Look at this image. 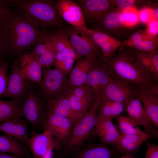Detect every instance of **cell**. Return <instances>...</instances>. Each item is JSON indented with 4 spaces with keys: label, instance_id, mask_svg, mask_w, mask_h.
<instances>
[{
    "label": "cell",
    "instance_id": "obj_1",
    "mask_svg": "<svg viewBox=\"0 0 158 158\" xmlns=\"http://www.w3.org/2000/svg\"><path fill=\"white\" fill-rule=\"evenodd\" d=\"M49 34L41 31L24 13L12 12L0 31V43L6 52L19 56L46 40Z\"/></svg>",
    "mask_w": 158,
    "mask_h": 158
},
{
    "label": "cell",
    "instance_id": "obj_2",
    "mask_svg": "<svg viewBox=\"0 0 158 158\" xmlns=\"http://www.w3.org/2000/svg\"><path fill=\"white\" fill-rule=\"evenodd\" d=\"M122 46L110 58H105L101 54L98 56L112 78L158 89V84L150 80L136 66L128 47Z\"/></svg>",
    "mask_w": 158,
    "mask_h": 158
},
{
    "label": "cell",
    "instance_id": "obj_3",
    "mask_svg": "<svg viewBox=\"0 0 158 158\" xmlns=\"http://www.w3.org/2000/svg\"><path fill=\"white\" fill-rule=\"evenodd\" d=\"M19 11L24 13L37 27L63 28L56 2L50 0H20L16 3Z\"/></svg>",
    "mask_w": 158,
    "mask_h": 158
},
{
    "label": "cell",
    "instance_id": "obj_4",
    "mask_svg": "<svg viewBox=\"0 0 158 158\" xmlns=\"http://www.w3.org/2000/svg\"><path fill=\"white\" fill-rule=\"evenodd\" d=\"M99 97L95 99L89 110L74 126L64 144L67 153L74 154L81 148L82 144L95 128Z\"/></svg>",
    "mask_w": 158,
    "mask_h": 158
},
{
    "label": "cell",
    "instance_id": "obj_5",
    "mask_svg": "<svg viewBox=\"0 0 158 158\" xmlns=\"http://www.w3.org/2000/svg\"><path fill=\"white\" fill-rule=\"evenodd\" d=\"M19 108L21 118L30 123L33 130L43 125L47 113L42 101L36 95L32 83L28 95L20 104Z\"/></svg>",
    "mask_w": 158,
    "mask_h": 158
},
{
    "label": "cell",
    "instance_id": "obj_6",
    "mask_svg": "<svg viewBox=\"0 0 158 158\" xmlns=\"http://www.w3.org/2000/svg\"><path fill=\"white\" fill-rule=\"evenodd\" d=\"M63 29L80 57H97L101 54L100 50L94 43L88 30L85 31L73 26Z\"/></svg>",
    "mask_w": 158,
    "mask_h": 158
},
{
    "label": "cell",
    "instance_id": "obj_7",
    "mask_svg": "<svg viewBox=\"0 0 158 158\" xmlns=\"http://www.w3.org/2000/svg\"><path fill=\"white\" fill-rule=\"evenodd\" d=\"M31 83L21 73L18 58L14 61L11 66L8 85L2 95L11 98L20 104L28 95Z\"/></svg>",
    "mask_w": 158,
    "mask_h": 158
},
{
    "label": "cell",
    "instance_id": "obj_8",
    "mask_svg": "<svg viewBox=\"0 0 158 158\" xmlns=\"http://www.w3.org/2000/svg\"><path fill=\"white\" fill-rule=\"evenodd\" d=\"M66 75L55 68L42 69L41 93L48 100L62 94L65 90Z\"/></svg>",
    "mask_w": 158,
    "mask_h": 158
},
{
    "label": "cell",
    "instance_id": "obj_9",
    "mask_svg": "<svg viewBox=\"0 0 158 158\" xmlns=\"http://www.w3.org/2000/svg\"><path fill=\"white\" fill-rule=\"evenodd\" d=\"M112 78L102 61L97 57L84 85L95 99L102 95L104 88Z\"/></svg>",
    "mask_w": 158,
    "mask_h": 158
},
{
    "label": "cell",
    "instance_id": "obj_10",
    "mask_svg": "<svg viewBox=\"0 0 158 158\" xmlns=\"http://www.w3.org/2000/svg\"><path fill=\"white\" fill-rule=\"evenodd\" d=\"M127 47L137 67L150 80L158 84V50L147 52Z\"/></svg>",
    "mask_w": 158,
    "mask_h": 158
},
{
    "label": "cell",
    "instance_id": "obj_11",
    "mask_svg": "<svg viewBox=\"0 0 158 158\" xmlns=\"http://www.w3.org/2000/svg\"><path fill=\"white\" fill-rule=\"evenodd\" d=\"M86 23L93 25L111 10L116 8L115 0H78Z\"/></svg>",
    "mask_w": 158,
    "mask_h": 158
},
{
    "label": "cell",
    "instance_id": "obj_12",
    "mask_svg": "<svg viewBox=\"0 0 158 158\" xmlns=\"http://www.w3.org/2000/svg\"><path fill=\"white\" fill-rule=\"evenodd\" d=\"M63 94L68 100L72 110L81 117L90 109L95 100L84 85L68 88Z\"/></svg>",
    "mask_w": 158,
    "mask_h": 158
},
{
    "label": "cell",
    "instance_id": "obj_13",
    "mask_svg": "<svg viewBox=\"0 0 158 158\" xmlns=\"http://www.w3.org/2000/svg\"><path fill=\"white\" fill-rule=\"evenodd\" d=\"M102 96L125 106L136 97L133 84L118 79L112 78L104 88Z\"/></svg>",
    "mask_w": 158,
    "mask_h": 158
},
{
    "label": "cell",
    "instance_id": "obj_14",
    "mask_svg": "<svg viewBox=\"0 0 158 158\" xmlns=\"http://www.w3.org/2000/svg\"><path fill=\"white\" fill-rule=\"evenodd\" d=\"M121 10L114 8L106 14L100 20L94 24L93 28L106 33L116 39L122 37L129 28L124 24Z\"/></svg>",
    "mask_w": 158,
    "mask_h": 158
},
{
    "label": "cell",
    "instance_id": "obj_15",
    "mask_svg": "<svg viewBox=\"0 0 158 158\" xmlns=\"http://www.w3.org/2000/svg\"><path fill=\"white\" fill-rule=\"evenodd\" d=\"M53 136L45 129L41 133H31L28 146L34 158H44L49 151L60 148V143L53 139Z\"/></svg>",
    "mask_w": 158,
    "mask_h": 158
},
{
    "label": "cell",
    "instance_id": "obj_16",
    "mask_svg": "<svg viewBox=\"0 0 158 158\" xmlns=\"http://www.w3.org/2000/svg\"><path fill=\"white\" fill-rule=\"evenodd\" d=\"M56 6L63 20L75 28L87 31L83 12L79 6L72 0H58Z\"/></svg>",
    "mask_w": 158,
    "mask_h": 158
},
{
    "label": "cell",
    "instance_id": "obj_17",
    "mask_svg": "<svg viewBox=\"0 0 158 158\" xmlns=\"http://www.w3.org/2000/svg\"><path fill=\"white\" fill-rule=\"evenodd\" d=\"M136 97L142 102L151 123L158 126V89L133 84Z\"/></svg>",
    "mask_w": 158,
    "mask_h": 158
},
{
    "label": "cell",
    "instance_id": "obj_18",
    "mask_svg": "<svg viewBox=\"0 0 158 158\" xmlns=\"http://www.w3.org/2000/svg\"><path fill=\"white\" fill-rule=\"evenodd\" d=\"M43 126L44 129L50 131L62 144L66 142L72 128L71 121L65 117L47 113Z\"/></svg>",
    "mask_w": 158,
    "mask_h": 158
},
{
    "label": "cell",
    "instance_id": "obj_19",
    "mask_svg": "<svg viewBox=\"0 0 158 158\" xmlns=\"http://www.w3.org/2000/svg\"><path fill=\"white\" fill-rule=\"evenodd\" d=\"M98 56H90L78 59L66 82L65 90L69 87L84 85Z\"/></svg>",
    "mask_w": 158,
    "mask_h": 158
},
{
    "label": "cell",
    "instance_id": "obj_20",
    "mask_svg": "<svg viewBox=\"0 0 158 158\" xmlns=\"http://www.w3.org/2000/svg\"><path fill=\"white\" fill-rule=\"evenodd\" d=\"M88 32L105 58H111L117 49L123 45V42L96 28L88 29Z\"/></svg>",
    "mask_w": 158,
    "mask_h": 158
},
{
    "label": "cell",
    "instance_id": "obj_21",
    "mask_svg": "<svg viewBox=\"0 0 158 158\" xmlns=\"http://www.w3.org/2000/svg\"><path fill=\"white\" fill-rule=\"evenodd\" d=\"M19 65L21 73L30 82L40 85L41 83L42 69L34 56L26 53L19 56Z\"/></svg>",
    "mask_w": 158,
    "mask_h": 158
},
{
    "label": "cell",
    "instance_id": "obj_22",
    "mask_svg": "<svg viewBox=\"0 0 158 158\" xmlns=\"http://www.w3.org/2000/svg\"><path fill=\"white\" fill-rule=\"evenodd\" d=\"M112 120L97 116L95 129L102 143L114 148L118 142L121 134Z\"/></svg>",
    "mask_w": 158,
    "mask_h": 158
},
{
    "label": "cell",
    "instance_id": "obj_23",
    "mask_svg": "<svg viewBox=\"0 0 158 158\" xmlns=\"http://www.w3.org/2000/svg\"><path fill=\"white\" fill-rule=\"evenodd\" d=\"M47 113L66 118L73 126L82 118L72 110L68 100L63 94L47 100Z\"/></svg>",
    "mask_w": 158,
    "mask_h": 158
},
{
    "label": "cell",
    "instance_id": "obj_24",
    "mask_svg": "<svg viewBox=\"0 0 158 158\" xmlns=\"http://www.w3.org/2000/svg\"><path fill=\"white\" fill-rule=\"evenodd\" d=\"M27 123L22 118L5 121L0 123V131L28 145L30 137Z\"/></svg>",
    "mask_w": 158,
    "mask_h": 158
},
{
    "label": "cell",
    "instance_id": "obj_25",
    "mask_svg": "<svg viewBox=\"0 0 158 158\" xmlns=\"http://www.w3.org/2000/svg\"><path fill=\"white\" fill-rule=\"evenodd\" d=\"M120 134L119 141L114 148L118 153L123 156H132L136 154L141 145L151 138L149 134L140 135Z\"/></svg>",
    "mask_w": 158,
    "mask_h": 158
},
{
    "label": "cell",
    "instance_id": "obj_26",
    "mask_svg": "<svg viewBox=\"0 0 158 158\" xmlns=\"http://www.w3.org/2000/svg\"><path fill=\"white\" fill-rule=\"evenodd\" d=\"M48 39L56 52L62 54L75 61L81 57L74 49L63 28L54 34H49Z\"/></svg>",
    "mask_w": 158,
    "mask_h": 158
},
{
    "label": "cell",
    "instance_id": "obj_27",
    "mask_svg": "<svg viewBox=\"0 0 158 158\" xmlns=\"http://www.w3.org/2000/svg\"><path fill=\"white\" fill-rule=\"evenodd\" d=\"M118 154L114 148L102 143L81 148L74 155L75 158H116Z\"/></svg>",
    "mask_w": 158,
    "mask_h": 158
},
{
    "label": "cell",
    "instance_id": "obj_28",
    "mask_svg": "<svg viewBox=\"0 0 158 158\" xmlns=\"http://www.w3.org/2000/svg\"><path fill=\"white\" fill-rule=\"evenodd\" d=\"M125 106L122 103L111 101L101 96L99 97L97 115L100 118L112 120L121 115Z\"/></svg>",
    "mask_w": 158,
    "mask_h": 158
},
{
    "label": "cell",
    "instance_id": "obj_29",
    "mask_svg": "<svg viewBox=\"0 0 158 158\" xmlns=\"http://www.w3.org/2000/svg\"><path fill=\"white\" fill-rule=\"evenodd\" d=\"M125 107L128 117L137 125L148 127L151 123L139 99L135 98L131 100Z\"/></svg>",
    "mask_w": 158,
    "mask_h": 158
},
{
    "label": "cell",
    "instance_id": "obj_30",
    "mask_svg": "<svg viewBox=\"0 0 158 158\" xmlns=\"http://www.w3.org/2000/svg\"><path fill=\"white\" fill-rule=\"evenodd\" d=\"M26 152L24 146L19 140L6 134H0V153L15 154L23 157Z\"/></svg>",
    "mask_w": 158,
    "mask_h": 158
},
{
    "label": "cell",
    "instance_id": "obj_31",
    "mask_svg": "<svg viewBox=\"0 0 158 158\" xmlns=\"http://www.w3.org/2000/svg\"><path fill=\"white\" fill-rule=\"evenodd\" d=\"M20 104L14 100H3L0 98V123L13 119L21 118L19 108Z\"/></svg>",
    "mask_w": 158,
    "mask_h": 158
},
{
    "label": "cell",
    "instance_id": "obj_32",
    "mask_svg": "<svg viewBox=\"0 0 158 158\" xmlns=\"http://www.w3.org/2000/svg\"><path fill=\"white\" fill-rule=\"evenodd\" d=\"M116 118L118 130L121 134L140 135L148 134L137 126L138 125L128 116L121 114Z\"/></svg>",
    "mask_w": 158,
    "mask_h": 158
},
{
    "label": "cell",
    "instance_id": "obj_33",
    "mask_svg": "<svg viewBox=\"0 0 158 158\" xmlns=\"http://www.w3.org/2000/svg\"><path fill=\"white\" fill-rule=\"evenodd\" d=\"M144 52H151L157 49L158 46V37H153L147 33L141 40L136 42L128 43L125 45Z\"/></svg>",
    "mask_w": 158,
    "mask_h": 158
},
{
    "label": "cell",
    "instance_id": "obj_34",
    "mask_svg": "<svg viewBox=\"0 0 158 158\" xmlns=\"http://www.w3.org/2000/svg\"><path fill=\"white\" fill-rule=\"evenodd\" d=\"M48 37L46 49L36 58L42 69L50 68L54 65L55 60L56 52L53 47L49 41Z\"/></svg>",
    "mask_w": 158,
    "mask_h": 158
},
{
    "label": "cell",
    "instance_id": "obj_35",
    "mask_svg": "<svg viewBox=\"0 0 158 158\" xmlns=\"http://www.w3.org/2000/svg\"><path fill=\"white\" fill-rule=\"evenodd\" d=\"M75 61L61 53L56 52L54 68L67 75L72 70Z\"/></svg>",
    "mask_w": 158,
    "mask_h": 158
},
{
    "label": "cell",
    "instance_id": "obj_36",
    "mask_svg": "<svg viewBox=\"0 0 158 158\" xmlns=\"http://www.w3.org/2000/svg\"><path fill=\"white\" fill-rule=\"evenodd\" d=\"M121 13L123 23L127 28L134 27L140 22L138 12L134 7L121 10Z\"/></svg>",
    "mask_w": 158,
    "mask_h": 158
},
{
    "label": "cell",
    "instance_id": "obj_37",
    "mask_svg": "<svg viewBox=\"0 0 158 158\" xmlns=\"http://www.w3.org/2000/svg\"><path fill=\"white\" fill-rule=\"evenodd\" d=\"M20 1L0 0V31L3 28L6 21L12 12L7 7L8 6L11 4L16 3Z\"/></svg>",
    "mask_w": 158,
    "mask_h": 158
},
{
    "label": "cell",
    "instance_id": "obj_38",
    "mask_svg": "<svg viewBox=\"0 0 158 158\" xmlns=\"http://www.w3.org/2000/svg\"><path fill=\"white\" fill-rule=\"evenodd\" d=\"M8 63L4 61L0 62V96L2 95L6 89L8 82L7 69Z\"/></svg>",
    "mask_w": 158,
    "mask_h": 158
},
{
    "label": "cell",
    "instance_id": "obj_39",
    "mask_svg": "<svg viewBox=\"0 0 158 158\" xmlns=\"http://www.w3.org/2000/svg\"><path fill=\"white\" fill-rule=\"evenodd\" d=\"M140 22L147 24L151 20L154 19L152 9L149 8H143L138 12Z\"/></svg>",
    "mask_w": 158,
    "mask_h": 158
},
{
    "label": "cell",
    "instance_id": "obj_40",
    "mask_svg": "<svg viewBox=\"0 0 158 158\" xmlns=\"http://www.w3.org/2000/svg\"><path fill=\"white\" fill-rule=\"evenodd\" d=\"M147 150L144 158H158V145L146 141Z\"/></svg>",
    "mask_w": 158,
    "mask_h": 158
},
{
    "label": "cell",
    "instance_id": "obj_41",
    "mask_svg": "<svg viewBox=\"0 0 158 158\" xmlns=\"http://www.w3.org/2000/svg\"><path fill=\"white\" fill-rule=\"evenodd\" d=\"M117 8L121 10L134 7L138 2L135 0H115Z\"/></svg>",
    "mask_w": 158,
    "mask_h": 158
},
{
    "label": "cell",
    "instance_id": "obj_42",
    "mask_svg": "<svg viewBox=\"0 0 158 158\" xmlns=\"http://www.w3.org/2000/svg\"><path fill=\"white\" fill-rule=\"evenodd\" d=\"M145 30L149 35L153 37H157L158 21L155 19L152 20L147 24V27Z\"/></svg>",
    "mask_w": 158,
    "mask_h": 158
},
{
    "label": "cell",
    "instance_id": "obj_43",
    "mask_svg": "<svg viewBox=\"0 0 158 158\" xmlns=\"http://www.w3.org/2000/svg\"><path fill=\"white\" fill-rule=\"evenodd\" d=\"M23 157L15 154L0 153V158H22Z\"/></svg>",
    "mask_w": 158,
    "mask_h": 158
},
{
    "label": "cell",
    "instance_id": "obj_44",
    "mask_svg": "<svg viewBox=\"0 0 158 158\" xmlns=\"http://www.w3.org/2000/svg\"><path fill=\"white\" fill-rule=\"evenodd\" d=\"M154 19L158 21V8L156 7L152 9Z\"/></svg>",
    "mask_w": 158,
    "mask_h": 158
},
{
    "label": "cell",
    "instance_id": "obj_45",
    "mask_svg": "<svg viewBox=\"0 0 158 158\" xmlns=\"http://www.w3.org/2000/svg\"><path fill=\"white\" fill-rule=\"evenodd\" d=\"M4 54V52L1 44L0 43V57L1 56Z\"/></svg>",
    "mask_w": 158,
    "mask_h": 158
},
{
    "label": "cell",
    "instance_id": "obj_46",
    "mask_svg": "<svg viewBox=\"0 0 158 158\" xmlns=\"http://www.w3.org/2000/svg\"><path fill=\"white\" fill-rule=\"evenodd\" d=\"M120 158H134L132 156H123Z\"/></svg>",
    "mask_w": 158,
    "mask_h": 158
},
{
    "label": "cell",
    "instance_id": "obj_47",
    "mask_svg": "<svg viewBox=\"0 0 158 158\" xmlns=\"http://www.w3.org/2000/svg\"></svg>",
    "mask_w": 158,
    "mask_h": 158
}]
</instances>
